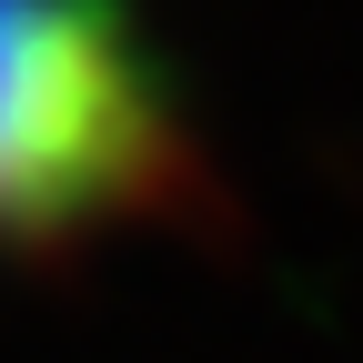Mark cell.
I'll return each instance as SVG.
<instances>
[{
    "instance_id": "cell-1",
    "label": "cell",
    "mask_w": 363,
    "mask_h": 363,
    "mask_svg": "<svg viewBox=\"0 0 363 363\" xmlns=\"http://www.w3.org/2000/svg\"><path fill=\"white\" fill-rule=\"evenodd\" d=\"M182 162L192 121L142 0H0V242L111 233Z\"/></svg>"
}]
</instances>
